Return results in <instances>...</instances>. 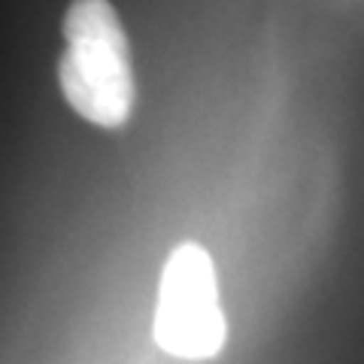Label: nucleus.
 <instances>
[{"mask_svg": "<svg viewBox=\"0 0 364 364\" xmlns=\"http://www.w3.org/2000/svg\"><path fill=\"white\" fill-rule=\"evenodd\" d=\"M64 52L58 58V82L85 122L122 128L134 109L131 46L119 13L109 0H73L64 13Z\"/></svg>", "mask_w": 364, "mask_h": 364, "instance_id": "obj_1", "label": "nucleus"}, {"mask_svg": "<svg viewBox=\"0 0 364 364\" xmlns=\"http://www.w3.org/2000/svg\"><path fill=\"white\" fill-rule=\"evenodd\" d=\"M152 334L167 355L186 361H210L225 349L228 322L219 279L200 243H179L164 261Z\"/></svg>", "mask_w": 364, "mask_h": 364, "instance_id": "obj_2", "label": "nucleus"}]
</instances>
